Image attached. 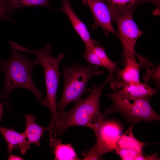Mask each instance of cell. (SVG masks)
Here are the masks:
<instances>
[{
  "label": "cell",
  "instance_id": "cell-1",
  "mask_svg": "<svg viewBox=\"0 0 160 160\" xmlns=\"http://www.w3.org/2000/svg\"><path fill=\"white\" fill-rule=\"evenodd\" d=\"M115 77V74L109 73L102 84L92 85L90 93L86 98L76 102L69 111L62 112L58 116L55 126L50 130V139L56 138L67 128L74 126L87 127L95 133L104 119L99 105L103 89L108 82Z\"/></svg>",
  "mask_w": 160,
  "mask_h": 160
},
{
  "label": "cell",
  "instance_id": "cell-2",
  "mask_svg": "<svg viewBox=\"0 0 160 160\" xmlns=\"http://www.w3.org/2000/svg\"><path fill=\"white\" fill-rule=\"evenodd\" d=\"M12 48L18 51L23 52L34 55L36 57L34 60L35 65H41L44 71L46 89V95L43 97L42 103L48 107L51 114V121L50 125L52 127L56 125L58 115L56 101L59 78L62 73L59 70L60 63L65 57L64 53H60L57 57L51 54L52 44L49 43L42 49L37 50L29 49L14 41L10 44Z\"/></svg>",
  "mask_w": 160,
  "mask_h": 160
},
{
  "label": "cell",
  "instance_id": "cell-3",
  "mask_svg": "<svg viewBox=\"0 0 160 160\" xmlns=\"http://www.w3.org/2000/svg\"><path fill=\"white\" fill-rule=\"evenodd\" d=\"M35 65L34 61L28 58L27 54H20L12 49L8 60L0 58V71L3 72L4 75L0 100L7 98L14 89L23 88L31 91L37 100L42 103V93L36 86L32 77Z\"/></svg>",
  "mask_w": 160,
  "mask_h": 160
},
{
  "label": "cell",
  "instance_id": "cell-4",
  "mask_svg": "<svg viewBox=\"0 0 160 160\" xmlns=\"http://www.w3.org/2000/svg\"><path fill=\"white\" fill-rule=\"evenodd\" d=\"M99 67L89 64L83 66L78 63L63 67V91L60 100L56 102L58 116L68 104L81 100L82 96L88 90L87 85L89 80L94 76L103 74L104 71L99 69Z\"/></svg>",
  "mask_w": 160,
  "mask_h": 160
},
{
  "label": "cell",
  "instance_id": "cell-5",
  "mask_svg": "<svg viewBox=\"0 0 160 160\" xmlns=\"http://www.w3.org/2000/svg\"><path fill=\"white\" fill-rule=\"evenodd\" d=\"M105 95L111 99L113 104L103 114L104 117L118 112L134 126L137 123L143 121L148 122L160 121V116L150 105L151 96L129 97L121 94L116 89Z\"/></svg>",
  "mask_w": 160,
  "mask_h": 160
},
{
  "label": "cell",
  "instance_id": "cell-6",
  "mask_svg": "<svg viewBox=\"0 0 160 160\" xmlns=\"http://www.w3.org/2000/svg\"><path fill=\"white\" fill-rule=\"evenodd\" d=\"M120 125L116 121L104 119L95 133L97 141L90 149L82 152L83 160H101L105 153L115 149L122 135Z\"/></svg>",
  "mask_w": 160,
  "mask_h": 160
},
{
  "label": "cell",
  "instance_id": "cell-7",
  "mask_svg": "<svg viewBox=\"0 0 160 160\" xmlns=\"http://www.w3.org/2000/svg\"><path fill=\"white\" fill-rule=\"evenodd\" d=\"M136 8H132L118 17L115 20L118 28L119 39L123 46L122 65L128 59H136L135 48L137 39L143 35L135 22L133 14Z\"/></svg>",
  "mask_w": 160,
  "mask_h": 160
},
{
  "label": "cell",
  "instance_id": "cell-8",
  "mask_svg": "<svg viewBox=\"0 0 160 160\" xmlns=\"http://www.w3.org/2000/svg\"><path fill=\"white\" fill-rule=\"evenodd\" d=\"M81 2L89 7L93 15L94 22L91 27L92 30L100 27L119 38L118 33L112 25L110 12L104 0H82Z\"/></svg>",
  "mask_w": 160,
  "mask_h": 160
},
{
  "label": "cell",
  "instance_id": "cell-9",
  "mask_svg": "<svg viewBox=\"0 0 160 160\" xmlns=\"http://www.w3.org/2000/svg\"><path fill=\"white\" fill-rule=\"evenodd\" d=\"M124 66L122 69L117 70L115 78L110 81V85L113 90L126 85L140 82V66L136 59L127 60Z\"/></svg>",
  "mask_w": 160,
  "mask_h": 160
},
{
  "label": "cell",
  "instance_id": "cell-10",
  "mask_svg": "<svg viewBox=\"0 0 160 160\" xmlns=\"http://www.w3.org/2000/svg\"><path fill=\"white\" fill-rule=\"evenodd\" d=\"M62 1L63 7L58 9L63 11L67 15L73 28L84 42L86 49L92 50L97 45V42L92 39L87 26L74 12L69 0H63Z\"/></svg>",
  "mask_w": 160,
  "mask_h": 160
},
{
  "label": "cell",
  "instance_id": "cell-11",
  "mask_svg": "<svg viewBox=\"0 0 160 160\" xmlns=\"http://www.w3.org/2000/svg\"><path fill=\"white\" fill-rule=\"evenodd\" d=\"M0 132L4 138L9 153L12 154L15 148L20 149L22 154H25L30 148L24 132L19 133L13 129H7L0 126Z\"/></svg>",
  "mask_w": 160,
  "mask_h": 160
},
{
  "label": "cell",
  "instance_id": "cell-12",
  "mask_svg": "<svg viewBox=\"0 0 160 160\" xmlns=\"http://www.w3.org/2000/svg\"><path fill=\"white\" fill-rule=\"evenodd\" d=\"M110 12L112 21L129 10L136 8L139 4L153 0H104Z\"/></svg>",
  "mask_w": 160,
  "mask_h": 160
},
{
  "label": "cell",
  "instance_id": "cell-13",
  "mask_svg": "<svg viewBox=\"0 0 160 160\" xmlns=\"http://www.w3.org/2000/svg\"><path fill=\"white\" fill-rule=\"evenodd\" d=\"M25 128L24 131L27 141L30 145L34 144L40 146V139L44 132L50 130L52 127L50 125L47 127H43L36 122V116L31 114L25 115Z\"/></svg>",
  "mask_w": 160,
  "mask_h": 160
},
{
  "label": "cell",
  "instance_id": "cell-14",
  "mask_svg": "<svg viewBox=\"0 0 160 160\" xmlns=\"http://www.w3.org/2000/svg\"><path fill=\"white\" fill-rule=\"evenodd\" d=\"M118 90L121 94L127 97L138 98L147 96H152L156 94L158 89L151 87L147 83H134L125 85Z\"/></svg>",
  "mask_w": 160,
  "mask_h": 160
},
{
  "label": "cell",
  "instance_id": "cell-15",
  "mask_svg": "<svg viewBox=\"0 0 160 160\" xmlns=\"http://www.w3.org/2000/svg\"><path fill=\"white\" fill-rule=\"evenodd\" d=\"M50 139V146L53 148V153L56 160H77L80 159L70 144H62L59 139Z\"/></svg>",
  "mask_w": 160,
  "mask_h": 160
},
{
  "label": "cell",
  "instance_id": "cell-16",
  "mask_svg": "<svg viewBox=\"0 0 160 160\" xmlns=\"http://www.w3.org/2000/svg\"><path fill=\"white\" fill-rule=\"evenodd\" d=\"M127 132L119 139L115 150L121 148L135 149L142 153V150L145 143L137 139L134 136L132 129L134 125H131Z\"/></svg>",
  "mask_w": 160,
  "mask_h": 160
},
{
  "label": "cell",
  "instance_id": "cell-17",
  "mask_svg": "<svg viewBox=\"0 0 160 160\" xmlns=\"http://www.w3.org/2000/svg\"><path fill=\"white\" fill-rule=\"evenodd\" d=\"M10 12H12L19 8L28 7L42 6L53 8L49 2V0H7Z\"/></svg>",
  "mask_w": 160,
  "mask_h": 160
},
{
  "label": "cell",
  "instance_id": "cell-18",
  "mask_svg": "<svg viewBox=\"0 0 160 160\" xmlns=\"http://www.w3.org/2000/svg\"><path fill=\"white\" fill-rule=\"evenodd\" d=\"M92 50L100 58L102 67L107 69L109 73L115 74L117 70L118 63L111 61L107 55L104 49L100 46L95 47Z\"/></svg>",
  "mask_w": 160,
  "mask_h": 160
},
{
  "label": "cell",
  "instance_id": "cell-19",
  "mask_svg": "<svg viewBox=\"0 0 160 160\" xmlns=\"http://www.w3.org/2000/svg\"><path fill=\"white\" fill-rule=\"evenodd\" d=\"M123 160H137L144 159L141 153L136 150L129 148H121L115 151Z\"/></svg>",
  "mask_w": 160,
  "mask_h": 160
},
{
  "label": "cell",
  "instance_id": "cell-20",
  "mask_svg": "<svg viewBox=\"0 0 160 160\" xmlns=\"http://www.w3.org/2000/svg\"><path fill=\"white\" fill-rule=\"evenodd\" d=\"M144 83H147L150 80L154 81L156 85V88L159 89L160 86V66L159 65L156 68L154 67L147 70V73L143 78Z\"/></svg>",
  "mask_w": 160,
  "mask_h": 160
},
{
  "label": "cell",
  "instance_id": "cell-21",
  "mask_svg": "<svg viewBox=\"0 0 160 160\" xmlns=\"http://www.w3.org/2000/svg\"><path fill=\"white\" fill-rule=\"evenodd\" d=\"M7 0H0V21L7 20L12 22L15 21L12 17Z\"/></svg>",
  "mask_w": 160,
  "mask_h": 160
},
{
  "label": "cell",
  "instance_id": "cell-22",
  "mask_svg": "<svg viewBox=\"0 0 160 160\" xmlns=\"http://www.w3.org/2000/svg\"><path fill=\"white\" fill-rule=\"evenodd\" d=\"M83 56L89 65L102 67L100 58L92 50L85 49Z\"/></svg>",
  "mask_w": 160,
  "mask_h": 160
},
{
  "label": "cell",
  "instance_id": "cell-23",
  "mask_svg": "<svg viewBox=\"0 0 160 160\" xmlns=\"http://www.w3.org/2000/svg\"><path fill=\"white\" fill-rule=\"evenodd\" d=\"M135 55L138 58L140 63L139 64L140 66L145 68L147 70L150 68L154 67L155 65L151 63L147 58L143 57L138 55L136 52Z\"/></svg>",
  "mask_w": 160,
  "mask_h": 160
},
{
  "label": "cell",
  "instance_id": "cell-24",
  "mask_svg": "<svg viewBox=\"0 0 160 160\" xmlns=\"http://www.w3.org/2000/svg\"><path fill=\"white\" fill-rule=\"evenodd\" d=\"M9 160H23L24 159L22 157L20 156L14 155L11 154H10V156L7 159Z\"/></svg>",
  "mask_w": 160,
  "mask_h": 160
},
{
  "label": "cell",
  "instance_id": "cell-25",
  "mask_svg": "<svg viewBox=\"0 0 160 160\" xmlns=\"http://www.w3.org/2000/svg\"><path fill=\"white\" fill-rule=\"evenodd\" d=\"M3 109V104L2 103L0 102V121L2 118Z\"/></svg>",
  "mask_w": 160,
  "mask_h": 160
},
{
  "label": "cell",
  "instance_id": "cell-26",
  "mask_svg": "<svg viewBox=\"0 0 160 160\" xmlns=\"http://www.w3.org/2000/svg\"><path fill=\"white\" fill-rule=\"evenodd\" d=\"M62 0V1L63 0Z\"/></svg>",
  "mask_w": 160,
  "mask_h": 160
}]
</instances>
